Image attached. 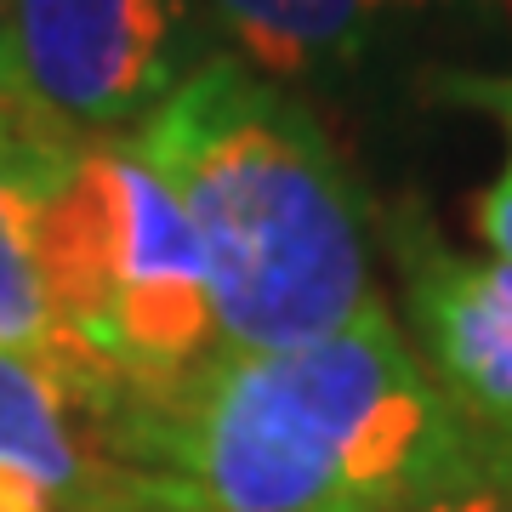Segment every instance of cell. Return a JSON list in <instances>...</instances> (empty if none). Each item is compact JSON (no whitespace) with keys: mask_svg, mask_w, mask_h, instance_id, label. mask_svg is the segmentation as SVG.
Segmentation results:
<instances>
[{"mask_svg":"<svg viewBox=\"0 0 512 512\" xmlns=\"http://www.w3.org/2000/svg\"><path fill=\"white\" fill-rule=\"evenodd\" d=\"M473 444L382 296L308 348H217L114 427L120 461L177 512H416Z\"/></svg>","mask_w":512,"mask_h":512,"instance_id":"6da1fadb","label":"cell"},{"mask_svg":"<svg viewBox=\"0 0 512 512\" xmlns=\"http://www.w3.org/2000/svg\"><path fill=\"white\" fill-rule=\"evenodd\" d=\"M177 194L228 353L325 342L376 302L370 205L319 114L239 57H211L131 131Z\"/></svg>","mask_w":512,"mask_h":512,"instance_id":"7a4b0ae2","label":"cell"},{"mask_svg":"<svg viewBox=\"0 0 512 512\" xmlns=\"http://www.w3.org/2000/svg\"><path fill=\"white\" fill-rule=\"evenodd\" d=\"M40 285L52 308V370L114 427L171 399L222 348L205 262L177 194L131 137L69 143L40 183Z\"/></svg>","mask_w":512,"mask_h":512,"instance_id":"3957f363","label":"cell"},{"mask_svg":"<svg viewBox=\"0 0 512 512\" xmlns=\"http://www.w3.org/2000/svg\"><path fill=\"white\" fill-rule=\"evenodd\" d=\"M211 40L200 0H6L12 97L69 143L131 137Z\"/></svg>","mask_w":512,"mask_h":512,"instance_id":"277c9868","label":"cell"},{"mask_svg":"<svg viewBox=\"0 0 512 512\" xmlns=\"http://www.w3.org/2000/svg\"><path fill=\"white\" fill-rule=\"evenodd\" d=\"M416 359L478 439L512 444V262L461 256L416 205L387 217Z\"/></svg>","mask_w":512,"mask_h":512,"instance_id":"5b68a950","label":"cell"},{"mask_svg":"<svg viewBox=\"0 0 512 512\" xmlns=\"http://www.w3.org/2000/svg\"><path fill=\"white\" fill-rule=\"evenodd\" d=\"M0 512H177L46 359L0 353Z\"/></svg>","mask_w":512,"mask_h":512,"instance_id":"8992f818","label":"cell"},{"mask_svg":"<svg viewBox=\"0 0 512 512\" xmlns=\"http://www.w3.org/2000/svg\"><path fill=\"white\" fill-rule=\"evenodd\" d=\"M69 148L52 126H40L12 92H0V353H29V359H57L52 308L40 285L35 256V211L40 183L52 160Z\"/></svg>","mask_w":512,"mask_h":512,"instance_id":"52a82bcc","label":"cell"},{"mask_svg":"<svg viewBox=\"0 0 512 512\" xmlns=\"http://www.w3.org/2000/svg\"><path fill=\"white\" fill-rule=\"evenodd\" d=\"M416 0H200L239 63H251L268 80L285 74L342 69L370 46L387 12H404Z\"/></svg>","mask_w":512,"mask_h":512,"instance_id":"ba28073f","label":"cell"},{"mask_svg":"<svg viewBox=\"0 0 512 512\" xmlns=\"http://www.w3.org/2000/svg\"><path fill=\"white\" fill-rule=\"evenodd\" d=\"M444 92L456 103H473V109L495 114V126L507 137V160L490 177V188L478 194L473 228L501 262H512V74H444Z\"/></svg>","mask_w":512,"mask_h":512,"instance_id":"9c48e42d","label":"cell"},{"mask_svg":"<svg viewBox=\"0 0 512 512\" xmlns=\"http://www.w3.org/2000/svg\"><path fill=\"white\" fill-rule=\"evenodd\" d=\"M416 512H512V444L478 439L473 456L461 461Z\"/></svg>","mask_w":512,"mask_h":512,"instance_id":"30bf717a","label":"cell"},{"mask_svg":"<svg viewBox=\"0 0 512 512\" xmlns=\"http://www.w3.org/2000/svg\"><path fill=\"white\" fill-rule=\"evenodd\" d=\"M0 92H12V57H6V0H0Z\"/></svg>","mask_w":512,"mask_h":512,"instance_id":"8fae6325","label":"cell"}]
</instances>
